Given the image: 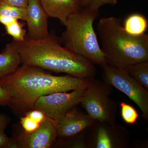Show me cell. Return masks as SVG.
Returning <instances> with one entry per match:
<instances>
[{
    "label": "cell",
    "mask_w": 148,
    "mask_h": 148,
    "mask_svg": "<svg viewBox=\"0 0 148 148\" xmlns=\"http://www.w3.org/2000/svg\"><path fill=\"white\" fill-rule=\"evenodd\" d=\"M21 64L44 70L63 73L82 78L94 77V64L87 59L61 46L50 35L47 38L35 40L26 37L23 41H13Z\"/></svg>",
    "instance_id": "2"
},
{
    "label": "cell",
    "mask_w": 148,
    "mask_h": 148,
    "mask_svg": "<svg viewBox=\"0 0 148 148\" xmlns=\"http://www.w3.org/2000/svg\"><path fill=\"white\" fill-rule=\"evenodd\" d=\"M90 78L69 75H53L38 67L22 64L13 73L0 79V85L11 95L8 106L15 112L24 114L34 109L36 101L40 96L86 89Z\"/></svg>",
    "instance_id": "1"
},
{
    "label": "cell",
    "mask_w": 148,
    "mask_h": 148,
    "mask_svg": "<svg viewBox=\"0 0 148 148\" xmlns=\"http://www.w3.org/2000/svg\"><path fill=\"white\" fill-rule=\"evenodd\" d=\"M125 69L132 78L148 90V61L135 63Z\"/></svg>",
    "instance_id": "15"
},
{
    "label": "cell",
    "mask_w": 148,
    "mask_h": 148,
    "mask_svg": "<svg viewBox=\"0 0 148 148\" xmlns=\"http://www.w3.org/2000/svg\"><path fill=\"white\" fill-rule=\"evenodd\" d=\"M87 113L75 108L56 121L58 137L60 140L72 138L80 134L94 122Z\"/></svg>",
    "instance_id": "10"
},
{
    "label": "cell",
    "mask_w": 148,
    "mask_h": 148,
    "mask_svg": "<svg viewBox=\"0 0 148 148\" xmlns=\"http://www.w3.org/2000/svg\"><path fill=\"white\" fill-rule=\"evenodd\" d=\"M97 29L101 49L109 65L125 69L135 63L148 61V34H130L122 25L121 19L114 16L101 18Z\"/></svg>",
    "instance_id": "3"
},
{
    "label": "cell",
    "mask_w": 148,
    "mask_h": 148,
    "mask_svg": "<svg viewBox=\"0 0 148 148\" xmlns=\"http://www.w3.org/2000/svg\"><path fill=\"white\" fill-rule=\"evenodd\" d=\"M134 144H137L138 145H136L135 146V147L137 148H147V147H148V142L147 141L146 142H141V141H136V143H134Z\"/></svg>",
    "instance_id": "25"
},
{
    "label": "cell",
    "mask_w": 148,
    "mask_h": 148,
    "mask_svg": "<svg viewBox=\"0 0 148 148\" xmlns=\"http://www.w3.org/2000/svg\"><path fill=\"white\" fill-rule=\"evenodd\" d=\"M90 0H82L83 5L84 8L87 7L89 4Z\"/></svg>",
    "instance_id": "26"
},
{
    "label": "cell",
    "mask_w": 148,
    "mask_h": 148,
    "mask_svg": "<svg viewBox=\"0 0 148 148\" xmlns=\"http://www.w3.org/2000/svg\"><path fill=\"white\" fill-rule=\"evenodd\" d=\"M11 97L10 94L0 85V106H8Z\"/></svg>",
    "instance_id": "23"
},
{
    "label": "cell",
    "mask_w": 148,
    "mask_h": 148,
    "mask_svg": "<svg viewBox=\"0 0 148 148\" xmlns=\"http://www.w3.org/2000/svg\"><path fill=\"white\" fill-rule=\"evenodd\" d=\"M122 118L127 124L133 125L137 123L139 115L136 109L125 102L120 103Z\"/></svg>",
    "instance_id": "17"
},
{
    "label": "cell",
    "mask_w": 148,
    "mask_h": 148,
    "mask_svg": "<svg viewBox=\"0 0 148 148\" xmlns=\"http://www.w3.org/2000/svg\"><path fill=\"white\" fill-rule=\"evenodd\" d=\"M24 25L18 20L5 26L7 33L13 38L14 40L23 41L26 38V31Z\"/></svg>",
    "instance_id": "18"
},
{
    "label": "cell",
    "mask_w": 148,
    "mask_h": 148,
    "mask_svg": "<svg viewBox=\"0 0 148 148\" xmlns=\"http://www.w3.org/2000/svg\"><path fill=\"white\" fill-rule=\"evenodd\" d=\"M10 121V118L4 114L0 113V148H8L12 139L9 138L5 130Z\"/></svg>",
    "instance_id": "19"
},
{
    "label": "cell",
    "mask_w": 148,
    "mask_h": 148,
    "mask_svg": "<svg viewBox=\"0 0 148 148\" xmlns=\"http://www.w3.org/2000/svg\"><path fill=\"white\" fill-rule=\"evenodd\" d=\"M99 15L98 11L88 7L72 14L67 18L61 41L71 51L102 67L108 63L93 26Z\"/></svg>",
    "instance_id": "4"
},
{
    "label": "cell",
    "mask_w": 148,
    "mask_h": 148,
    "mask_svg": "<svg viewBox=\"0 0 148 148\" xmlns=\"http://www.w3.org/2000/svg\"><path fill=\"white\" fill-rule=\"evenodd\" d=\"M117 3V0H90L87 7L92 10L98 11L101 7L105 5H115Z\"/></svg>",
    "instance_id": "21"
},
{
    "label": "cell",
    "mask_w": 148,
    "mask_h": 148,
    "mask_svg": "<svg viewBox=\"0 0 148 148\" xmlns=\"http://www.w3.org/2000/svg\"><path fill=\"white\" fill-rule=\"evenodd\" d=\"M130 132L122 125L95 120L86 129V148H128Z\"/></svg>",
    "instance_id": "7"
},
{
    "label": "cell",
    "mask_w": 148,
    "mask_h": 148,
    "mask_svg": "<svg viewBox=\"0 0 148 148\" xmlns=\"http://www.w3.org/2000/svg\"><path fill=\"white\" fill-rule=\"evenodd\" d=\"M21 64L20 55L12 41L0 53V79L16 71Z\"/></svg>",
    "instance_id": "13"
},
{
    "label": "cell",
    "mask_w": 148,
    "mask_h": 148,
    "mask_svg": "<svg viewBox=\"0 0 148 148\" xmlns=\"http://www.w3.org/2000/svg\"><path fill=\"white\" fill-rule=\"evenodd\" d=\"M28 38L32 40H41L50 36L48 27L47 14L39 0H29L27 7Z\"/></svg>",
    "instance_id": "11"
},
{
    "label": "cell",
    "mask_w": 148,
    "mask_h": 148,
    "mask_svg": "<svg viewBox=\"0 0 148 148\" xmlns=\"http://www.w3.org/2000/svg\"><path fill=\"white\" fill-rule=\"evenodd\" d=\"M57 137L56 121L47 117L34 131L27 133L23 131L15 140L18 148H49Z\"/></svg>",
    "instance_id": "9"
},
{
    "label": "cell",
    "mask_w": 148,
    "mask_h": 148,
    "mask_svg": "<svg viewBox=\"0 0 148 148\" xmlns=\"http://www.w3.org/2000/svg\"><path fill=\"white\" fill-rule=\"evenodd\" d=\"M9 4L20 8H26L29 0H3Z\"/></svg>",
    "instance_id": "24"
},
{
    "label": "cell",
    "mask_w": 148,
    "mask_h": 148,
    "mask_svg": "<svg viewBox=\"0 0 148 148\" xmlns=\"http://www.w3.org/2000/svg\"><path fill=\"white\" fill-rule=\"evenodd\" d=\"M48 16L59 19L66 25L72 14L83 8L82 0H39Z\"/></svg>",
    "instance_id": "12"
},
{
    "label": "cell",
    "mask_w": 148,
    "mask_h": 148,
    "mask_svg": "<svg viewBox=\"0 0 148 148\" xmlns=\"http://www.w3.org/2000/svg\"><path fill=\"white\" fill-rule=\"evenodd\" d=\"M86 89L42 95L36 101L34 109L42 111L47 117L57 121L80 103Z\"/></svg>",
    "instance_id": "8"
},
{
    "label": "cell",
    "mask_w": 148,
    "mask_h": 148,
    "mask_svg": "<svg viewBox=\"0 0 148 148\" xmlns=\"http://www.w3.org/2000/svg\"><path fill=\"white\" fill-rule=\"evenodd\" d=\"M103 81L123 92L138 106L142 117L148 121V90L128 74L125 69L107 64L102 66Z\"/></svg>",
    "instance_id": "6"
},
{
    "label": "cell",
    "mask_w": 148,
    "mask_h": 148,
    "mask_svg": "<svg viewBox=\"0 0 148 148\" xmlns=\"http://www.w3.org/2000/svg\"><path fill=\"white\" fill-rule=\"evenodd\" d=\"M20 123L24 131L27 133L34 132L40 124L26 115L20 118Z\"/></svg>",
    "instance_id": "20"
},
{
    "label": "cell",
    "mask_w": 148,
    "mask_h": 148,
    "mask_svg": "<svg viewBox=\"0 0 148 148\" xmlns=\"http://www.w3.org/2000/svg\"><path fill=\"white\" fill-rule=\"evenodd\" d=\"M148 27V21L145 17L140 14L129 15L124 22L125 30L133 36H140L145 34Z\"/></svg>",
    "instance_id": "14"
},
{
    "label": "cell",
    "mask_w": 148,
    "mask_h": 148,
    "mask_svg": "<svg viewBox=\"0 0 148 148\" xmlns=\"http://www.w3.org/2000/svg\"><path fill=\"white\" fill-rule=\"evenodd\" d=\"M24 115L39 123H41L47 117L43 112L37 109H33L29 110L25 113Z\"/></svg>",
    "instance_id": "22"
},
{
    "label": "cell",
    "mask_w": 148,
    "mask_h": 148,
    "mask_svg": "<svg viewBox=\"0 0 148 148\" xmlns=\"http://www.w3.org/2000/svg\"><path fill=\"white\" fill-rule=\"evenodd\" d=\"M112 88L106 83L91 78L80 104L95 120L115 123L117 103L110 97Z\"/></svg>",
    "instance_id": "5"
},
{
    "label": "cell",
    "mask_w": 148,
    "mask_h": 148,
    "mask_svg": "<svg viewBox=\"0 0 148 148\" xmlns=\"http://www.w3.org/2000/svg\"><path fill=\"white\" fill-rule=\"evenodd\" d=\"M26 16V8L16 7L0 0V16H10L25 21Z\"/></svg>",
    "instance_id": "16"
}]
</instances>
